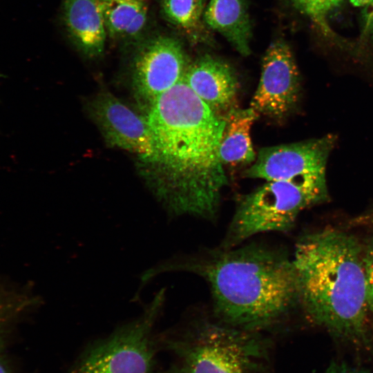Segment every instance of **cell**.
<instances>
[{"mask_svg": "<svg viewBox=\"0 0 373 373\" xmlns=\"http://www.w3.org/2000/svg\"><path fill=\"white\" fill-rule=\"evenodd\" d=\"M164 295L161 289L139 318L93 349L81 363L79 373H149V334L162 309Z\"/></svg>", "mask_w": 373, "mask_h": 373, "instance_id": "8992f818", "label": "cell"}, {"mask_svg": "<svg viewBox=\"0 0 373 373\" xmlns=\"http://www.w3.org/2000/svg\"><path fill=\"white\" fill-rule=\"evenodd\" d=\"M63 23L76 49L88 58L101 56L107 32L98 0H62Z\"/></svg>", "mask_w": 373, "mask_h": 373, "instance_id": "7c38bea8", "label": "cell"}, {"mask_svg": "<svg viewBox=\"0 0 373 373\" xmlns=\"http://www.w3.org/2000/svg\"><path fill=\"white\" fill-rule=\"evenodd\" d=\"M327 199L325 178L266 181L240 200L222 248L236 247L260 233L289 231L301 211Z\"/></svg>", "mask_w": 373, "mask_h": 373, "instance_id": "277c9868", "label": "cell"}, {"mask_svg": "<svg viewBox=\"0 0 373 373\" xmlns=\"http://www.w3.org/2000/svg\"><path fill=\"white\" fill-rule=\"evenodd\" d=\"M189 65L177 39L157 35L144 41L133 62V85L141 102L149 109L161 95L183 79Z\"/></svg>", "mask_w": 373, "mask_h": 373, "instance_id": "ba28073f", "label": "cell"}, {"mask_svg": "<svg viewBox=\"0 0 373 373\" xmlns=\"http://www.w3.org/2000/svg\"><path fill=\"white\" fill-rule=\"evenodd\" d=\"M300 90L294 55L284 40L276 39L263 56L260 81L250 107L259 116L282 120L295 108Z\"/></svg>", "mask_w": 373, "mask_h": 373, "instance_id": "9c48e42d", "label": "cell"}, {"mask_svg": "<svg viewBox=\"0 0 373 373\" xmlns=\"http://www.w3.org/2000/svg\"><path fill=\"white\" fill-rule=\"evenodd\" d=\"M107 37L113 40L135 41L146 28L149 0H98Z\"/></svg>", "mask_w": 373, "mask_h": 373, "instance_id": "9a60e30c", "label": "cell"}, {"mask_svg": "<svg viewBox=\"0 0 373 373\" xmlns=\"http://www.w3.org/2000/svg\"><path fill=\"white\" fill-rule=\"evenodd\" d=\"M356 222L360 223H373V210L366 215L360 216L356 219Z\"/></svg>", "mask_w": 373, "mask_h": 373, "instance_id": "44dd1931", "label": "cell"}, {"mask_svg": "<svg viewBox=\"0 0 373 373\" xmlns=\"http://www.w3.org/2000/svg\"><path fill=\"white\" fill-rule=\"evenodd\" d=\"M204 19L240 54L251 53V23L246 0H210Z\"/></svg>", "mask_w": 373, "mask_h": 373, "instance_id": "4fadbf2b", "label": "cell"}, {"mask_svg": "<svg viewBox=\"0 0 373 373\" xmlns=\"http://www.w3.org/2000/svg\"><path fill=\"white\" fill-rule=\"evenodd\" d=\"M294 6L314 21L323 24L330 11L342 0H291Z\"/></svg>", "mask_w": 373, "mask_h": 373, "instance_id": "ac0fdd59", "label": "cell"}, {"mask_svg": "<svg viewBox=\"0 0 373 373\" xmlns=\"http://www.w3.org/2000/svg\"><path fill=\"white\" fill-rule=\"evenodd\" d=\"M334 135L261 149L244 175L266 181L304 182L325 178Z\"/></svg>", "mask_w": 373, "mask_h": 373, "instance_id": "52a82bcc", "label": "cell"}, {"mask_svg": "<svg viewBox=\"0 0 373 373\" xmlns=\"http://www.w3.org/2000/svg\"><path fill=\"white\" fill-rule=\"evenodd\" d=\"M194 272L207 282L221 323L254 332L275 325L300 307L292 258L283 251L252 243L222 248L200 260L169 261L150 269Z\"/></svg>", "mask_w": 373, "mask_h": 373, "instance_id": "7a4b0ae2", "label": "cell"}, {"mask_svg": "<svg viewBox=\"0 0 373 373\" xmlns=\"http://www.w3.org/2000/svg\"><path fill=\"white\" fill-rule=\"evenodd\" d=\"M155 193L169 213L213 220L228 184L220 156L224 117L212 111L183 79L147 111Z\"/></svg>", "mask_w": 373, "mask_h": 373, "instance_id": "6da1fadb", "label": "cell"}, {"mask_svg": "<svg viewBox=\"0 0 373 373\" xmlns=\"http://www.w3.org/2000/svg\"><path fill=\"white\" fill-rule=\"evenodd\" d=\"M296 269L300 307L314 324L351 343L367 338L363 247L352 234L327 227L296 242Z\"/></svg>", "mask_w": 373, "mask_h": 373, "instance_id": "3957f363", "label": "cell"}, {"mask_svg": "<svg viewBox=\"0 0 373 373\" xmlns=\"http://www.w3.org/2000/svg\"><path fill=\"white\" fill-rule=\"evenodd\" d=\"M371 19H372V23H373V9L372 10V12H371Z\"/></svg>", "mask_w": 373, "mask_h": 373, "instance_id": "7402d4cb", "label": "cell"}, {"mask_svg": "<svg viewBox=\"0 0 373 373\" xmlns=\"http://www.w3.org/2000/svg\"><path fill=\"white\" fill-rule=\"evenodd\" d=\"M90 111L108 145L134 153L144 161L152 156L153 138L146 118L113 94H98L91 102Z\"/></svg>", "mask_w": 373, "mask_h": 373, "instance_id": "30bf717a", "label": "cell"}, {"mask_svg": "<svg viewBox=\"0 0 373 373\" xmlns=\"http://www.w3.org/2000/svg\"><path fill=\"white\" fill-rule=\"evenodd\" d=\"M184 79L218 115L224 117L236 107L240 83L234 69L220 58L200 56L189 65Z\"/></svg>", "mask_w": 373, "mask_h": 373, "instance_id": "8fae6325", "label": "cell"}, {"mask_svg": "<svg viewBox=\"0 0 373 373\" xmlns=\"http://www.w3.org/2000/svg\"><path fill=\"white\" fill-rule=\"evenodd\" d=\"M206 0H162L163 15L172 24L192 29L200 21Z\"/></svg>", "mask_w": 373, "mask_h": 373, "instance_id": "2e32d148", "label": "cell"}, {"mask_svg": "<svg viewBox=\"0 0 373 373\" xmlns=\"http://www.w3.org/2000/svg\"><path fill=\"white\" fill-rule=\"evenodd\" d=\"M259 115L251 108L231 109L224 116L225 126L220 144L224 165L249 164L256 160L250 131Z\"/></svg>", "mask_w": 373, "mask_h": 373, "instance_id": "5bb4252c", "label": "cell"}, {"mask_svg": "<svg viewBox=\"0 0 373 373\" xmlns=\"http://www.w3.org/2000/svg\"><path fill=\"white\" fill-rule=\"evenodd\" d=\"M366 299L369 312L373 313V241L363 247Z\"/></svg>", "mask_w": 373, "mask_h": 373, "instance_id": "d6986e66", "label": "cell"}, {"mask_svg": "<svg viewBox=\"0 0 373 373\" xmlns=\"http://www.w3.org/2000/svg\"><path fill=\"white\" fill-rule=\"evenodd\" d=\"M186 351V373H256L260 342L253 332L204 323Z\"/></svg>", "mask_w": 373, "mask_h": 373, "instance_id": "5b68a950", "label": "cell"}, {"mask_svg": "<svg viewBox=\"0 0 373 373\" xmlns=\"http://www.w3.org/2000/svg\"><path fill=\"white\" fill-rule=\"evenodd\" d=\"M326 373H368L361 368L352 366L345 363H334L329 365Z\"/></svg>", "mask_w": 373, "mask_h": 373, "instance_id": "ffe728a7", "label": "cell"}, {"mask_svg": "<svg viewBox=\"0 0 373 373\" xmlns=\"http://www.w3.org/2000/svg\"><path fill=\"white\" fill-rule=\"evenodd\" d=\"M38 300L32 294L14 291H0V373H8L3 357L5 321L10 315L34 309Z\"/></svg>", "mask_w": 373, "mask_h": 373, "instance_id": "e0dca14e", "label": "cell"}]
</instances>
